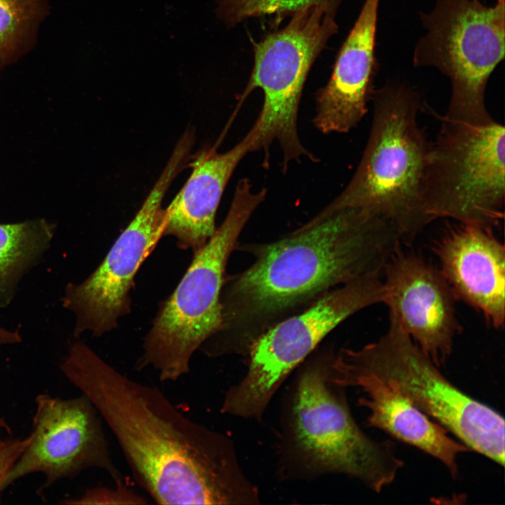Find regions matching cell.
I'll use <instances>...</instances> for the list:
<instances>
[{
	"label": "cell",
	"mask_w": 505,
	"mask_h": 505,
	"mask_svg": "<svg viewBox=\"0 0 505 505\" xmlns=\"http://www.w3.org/2000/svg\"><path fill=\"white\" fill-rule=\"evenodd\" d=\"M61 370L95 407L156 503H259L230 439L185 416L157 386L123 375L81 341L71 344Z\"/></svg>",
	"instance_id": "obj_1"
},
{
	"label": "cell",
	"mask_w": 505,
	"mask_h": 505,
	"mask_svg": "<svg viewBox=\"0 0 505 505\" xmlns=\"http://www.w3.org/2000/svg\"><path fill=\"white\" fill-rule=\"evenodd\" d=\"M401 243L382 217L346 208L316 215L278 241L246 247L255 261L224 278L222 324L209 345L220 355L246 350L264 330L328 290L380 275Z\"/></svg>",
	"instance_id": "obj_2"
},
{
	"label": "cell",
	"mask_w": 505,
	"mask_h": 505,
	"mask_svg": "<svg viewBox=\"0 0 505 505\" xmlns=\"http://www.w3.org/2000/svg\"><path fill=\"white\" fill-rule=\"evenodd\" d=\"M370 132L360 163L342 193L317 216L346 208L368 210L410 244L432 220L422 199L431 143L418 123L420 97L408 84L389 81L373 93Z\"/></svg>",
	"instance_id": "obj_3"
},
{
	"label": "cell",
	"mask_w": 505,
	"mask_h": 505,
	"mask_svg": "<svg viewBox=\"0 0 505 505\" xmlns=\"http://www.w3.org/2000/svg\"><path fill=\"white\" fill-rule=\"evenodd\" d=\"M267 190L255 191L248 178L236 184L229 211L215 234L194 252L172 294L159 307L144 338L136 366L152 368L162 382H175L190 371L196 350L222 324L220 295L229 257Z\"/></svg>",
	"instance_id": "obj_4"
},
{
	"label": "cell",
	"mask_w": 505,
	"mask_h": 505,
	"mask_svg": "<svg viewBox=\"0 0 505 505\" xmlns=\"http://www.w3.org/2000/svg\"><path fill=\"white\" fill-rule=\"evenodd\" d=\"M375 342L333 354L331 378L375 375L451 432L471 450L504 465V419L448 381L431 358L393 321Z\"/></svg>",
	"instance_id": "obj_5"
},
{
	"label": "cell",
	"mask_w": 505,
	"mask_h": 505,
	"mask_svg": "<svg viewBox=\"0 0 505 505\" xmlns=\"http://www.w3.org/2000/svg\"><path fill=\"white\" fill-rule=\"evenodd\" d=\"M424 34L415 47V67L437 69L450 80L444 118L472 124L492 120L485 105L490 76L505 53V0H436L421 13Z\"/></svg>",
	"instance_id": "obj_6"
},
{
	"label": "cell",
	"mask_w": 505,
	"mask_h": 505,
	"mask_svg": "<svg viewBox=\"0 0 505 505\" xmlns=\"http://www.w3.org/2000/svg\"><path fill=\"white\" fill-rule=\"evenodd\" d=\"M422 199L432 221L447 217L491 229L498 225L505 201L504 126L443 117L430 145Z\"/></svg>",
	"instance_id": "obj_7"
},
{
	"label": "cell",
	"mask_w": 505,
	"mask_h": 505,
	"mask_svg": "<svg viewBox=\"0 0 505 505\" xmlns=\"http://www.w3.org/2000/svg\"><path fill=\"white\" fill-rule=\"evenodd\" d=\"M379 275L364 276L323 294L307 309L269 327L248 345V369L225 393V414L258 419L288 374L339 324L382 303Z\"/></svg>",
	"instance_id": "obj_8"
},
{
	"label": "cell",
	"mask_w": 505,
	"mask_h": 505,
	"mask_svg": "<svg viewBox=\"0 0 505 505\" xmlns=\"http://www.w3.org/2000/svg\"><path fill=\"white\" fill-rule=\"evenodd\" d=\"M333 13L321 8L298 11L283 28L253 44L254 65L243 94L260 88L264 100L252 128V151L264 150L277 141L283 169L291 161L314 156L300 142L297 117L304 86L314 62L329 39L338 32Z\"/></svg>",
	"instance_id": "obj_9"
},
{
	"label": "cell",
	"mask_w": 505,
	"mask_h": 505,
	"mask_svg": "<svg viewBox=\"0 0 505 505\" xmlns=\"http://www.w3.org/2000/svg\"><path fill=\"white\" fill-rule=\"evenodd\" d=\"M332 355L313 360L299 377L292 412L295 445L314 470L348 475L380 492L403 462L391 442L375 440L361 429L343 394L331 388Z\"/></svg>",
	"instance_id": "obj_10"
},
{
	"label": "cell",
	"mask_w": 505,
	"mask_h": 505,
	"mask_svg": "<svg viewBox=\"0 0 505 505\" xmlns=\"http://www.w3.org/2000/svg\"><path fill=\"white\" fill-rule=\"evenodd\" d=\"M190 156L186 145H175L142 206L100 264L82 282L67 286L62 304L75 315V336L88 331L100 337L130 314L135 276L163 236L166 212L163 200Z\"/></svg>",
	"instance_id": "obj_11"
},
{
	"label": "cell",
	"mask_w": 505,
	"mask_h": 505,
	"mask_svg": "<svg viewBox=\"0 0 505 505\" xmlns=\"http://www.w3.org/2000/svg\"><path fill=\"white\" fill-rule=\"evenodd\" d=\"M31 440L8 475L4 487L41 472L46 485L86 469L104 471L115 485L123 483L109 451L99 412L83 394L63 400L36 398Z\"/></svg>",
	"instance_id": "obj_12"
},
{
	"label": "cell",
	"mask_w": 505,
	"mask_h": 505,
	"mask_svg": "<svg viewBox=\"0 0 505 505\" xmlns=\"http://www.w3.org/2000/svg\"><path fill=\"white\" fill-rule=\"evenodd\" d=\"M382 303L396 322L439 366L459 330L457 299L438 269L399 247L386 263Z\"/></svg>",
	"instance_id": "obj_13"
},
{
	"label": "cell",
	"mask_w": 505,
	"mask_h": 505,
	"mask_svg": "<svg viewBox=\"0 0 505 505\" xmlns=\"http://www.w3.org/2000/svg\"><path fill=\"white\" fill-rule=\"evenodd\" d=\"M491 230L460 223L438 241L435 253L455 297L500 329L505 321V248Z\"/></svg>",
	"instance_id": "obj_14"
},
{
	"label": "cell",
	"mask_w": 505,
	"mask_h": 505,
	"mask_svg": "<svg viewBox=\"0 0 505 505\" xmlns=\"http://www.w3.org/2000/svg\"><path fill=\"white\" fill-rule=\"evenodd\" d=\"M379 0H365L342 44L330 77L316 95L315 127L323 133H348L367 113L377 73Z\"/></svg>",
	"instance_id": "obj_15"
},
{
	"label": "cell",
	"mask_w": 505,
	"mask_h": 505,
	"mask_svg": "<svg viewBox=\"0 0 505 505\" xmlns=\"http://www.w3.org/2000/svg\"><path fill=\"white\" fill-rule=\"evenodd\" d=\"M252 144L249 131L227 152L219 153L212 147L195 154L189 177L166 208L163 236H173L180 248L193 252L208 242L216 231V213L226 186Z\"/></svg>",
	"instance_id": "obj_16"
},
{
	"label": "cell",
	"mask_w": 505,
	"mask_h": 505,
	"mask_svg": "<svg viewBox=\"0 0 505 505\" xmlns=\"http://www.w3.org/2000/svg\"><path fill=\"white\" fill-rule=\"evenodd\" d=\"M328 379L342 388L356 386L363 390L364 396L358 399V405L369 411V426L379 429L436 458L453 478H457L458 457L471 450L450 438L446 429L432 421L398 389L370 374Z\"/></svg>",
	"instance_id": "obj_17"
},
{
	"label": "cell",
	"mask_w": 505,
	"mask_h": 505,
	"mask_svg": "<svg viewBox=\"0 0 505 505\" xmlns=\"http://www.w3.org/2000/svg\"><path fill=\"white\" fill-rule=\"evenodd\" d=\"M53 226L45 220L0 224V307L8 304L25 271L48 246Z\"/></svg>",
	"instance_id": "obj_18"
},
{
	"label": "cell",
	"mask_w": 505,
	"mask_h": 505,
	"mask_svg": "<svg viewBox=\"0 0 505 505\" xmlns=\"http://www.w3.org/2000/svg\"><path fill=\"white\" fill-rule=\"evenodd\" d=\"M47 13V0H0V70L27 49Z\"/></svg>",
	"instance_id": "obj_19"
},
{
	"label": "cell",
	"mask_w": 505,
	"mask_h": 505,
	"mask_svg": "<svg viewBox=\"0 0 505 505\" xmlns=\"http://www.w3.org/2000/svg\"><path fill=\"white\" fill-rule=\"evenodd\" d=\"M344 0H217L218 18L234 27L253 17L275 15L283 17L311 8H321L337 13Z\"/></svg>",
	"instance_id": "obj_20"
},
{
	"label": "cell",
	"mask_w": 505,
	"mask_h": 505,
	"mask_svg": "<svg viewBox=\"0 0 505 505\" xmlns=\"http://www.w3.org/2000/svg\"><path fill=\"white\" fill-rule=\"evenodd\" d=\"M74 504H145L144 499L135 494L123 483L115 485L114 488L96 487L88 490L80 498L66 501Z\"/></svg>",
	"instance_id": "obj_21"
},
{
	"label": "cell",
	"mask_w": 505,
	"mask_h": 505,
	"mask_svg": "<svg viewBox=\"0 0 505 505\" xmlns=\"http://www.w3.org/2000/svg\"><path fill=\"white\" fill-rule=\"evenodd\" d=\"M31 440L25 439L0 440V491L4 489L8 475Z\"/></svg>",
	"instance_id": "obj_22"
},
{
	"label": "cell",
	"mask_w": 505,
	"mask_h": 505,
	"mask_svg": "<svg viewBox=\"0 0 505 505\" xmlns=\"http://www.w3.org/2000/svg\"><path fill=\"white\" fill-rule=\"evenodd\" d=\"M20 341V337L17 332L0 328V344H13Z\"/></svg>",
	"instance_id": "obj_23"
},
{
	"label": "cell",
	"mask_w": 505,
	"mask_h": 505,
	"mask_svg": "<svg viewBox=\"0 0 505 505\" xmlns=\"http://www.w3.org/2000/svg\"><path fill=\"white\" fill-rule=\"evenodd\" d=\"M1 429H5V430L9 431V428H8V425L4 422V420L2 419L1 418H0V430Z\"/></svg>",
	"instance_id": "obj_24"
}]
</instances>
